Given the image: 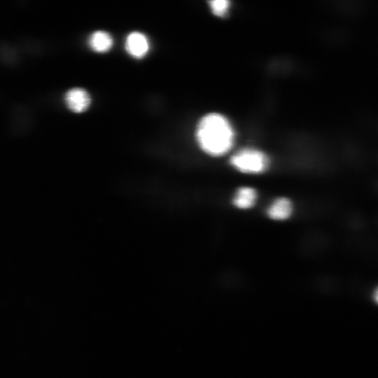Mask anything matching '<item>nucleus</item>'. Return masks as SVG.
<instances>
[{
  "instance_id": "9",
  "label": "nucleus",
  "mask_w": 378,
  "mask_h": 378,
  "mask_svg": "<svg viewBox=\"0 0 378 378\" xmlns=\"http://www.w3.org/2000/svg\"><path fill=\"white\" fill-rule=\"evenodd\" d=\"M374 299H375V302L378 304V288L375 292Z\"/></svg>"
},
{
  "instance_id": "8",
  "label": "nucleus",
  "mask_w": 378,
  "mask_h": 378,
  "mask_svg": "<svg viewBox=\"0 0 378 378\" xmlns=\"http://www.w3.org/2000/svg\"><path fill=\"white\" fill-rule=\"evenodd\" d=\"M209 4L213 14L221 17L226 15L230 5L226 0H214V1L209 2Z\"/></svg>"
},
{
  "instance_id": "3",
  "label": "nucleus",
  "mask_w": 378,
  "mask_h": 378,
  "mask_svg": "<svg viewBox=\"0 0 378 378\" xmlns=\"http://www.w3.org/2000/svg\"><path fill=\"white\" fill-rule=\"evenodd\" d=\"M125 48L130 56L141 59L144 58L149 52L150 43L144 34L134 32L126 38Z\"/></svg>"
},
{
  "instance_id": "6",
  "label": "nucleus",
  "mask_w": 378,
  "mask_h": 378,
  "mask_svg": "<svg viewBox=\"0 0 378 378\" xmlns=\"http://www.w3.org/2000/svg\"><path fill=\"white\" fill-rule=\"evenodd\" d=\"M258 196V192L253 188L242 187L235 194L233 203L240 210H247L255 206Z\"/></svg>"
},
{
  "instance_id": "1",
  "label": "nucleus",
  "mask_w": 378,
  "mask_h": 378,
  "mask_svg": "<svg viewBox=\"0 0 378 378\" xmlns=\"http://www.w3.org/2000/svg\"><path fill=\"white\" fill-rule=\"evenodd\" d=\"M196 139L200 148L212 157H221L233 148L235 134L228 120L218 113H210L199 122Z\"/></svg>"
},
{
  "instance_id": "4",
  "label": "nucleus",
  "mask_w": 378,
  "mask_h": 378,
  "mask_svg": "<svg viewBox=\"0 0 378 378\" xmlns=\"http://www.w3.org/2000/svg\"><path fill=\"white\" fill-rule=\"evenodd\" d=\"M65 102L68 108L75 113H81L88 109L91 99L84 89L76 88L70 90L65 95Z\"/></svg>"
},
{
  "instance_id": "7",
  "label": "nucleus",
  "mask_w": 378,
  "mask_h": 378,
  "mask_svg": "<svg viewBox=\"0 0 378 378\" xmlns=\"http://www.w3.org/2000/svg\"><path fill=\"white\" fill-rule=\"evenodd\" d=\"M88 45L95 52L100 54L106 53L111 49L113 39L107 32L96 31L89 38Z\"/></svg>"
},
{
  "instance_id": "5",
  "label": "nucleus",
  "mask_w": 378,
  "mask_h": 378,
  "mask_svg": "<svg viewBox=\"0 0 378 378\" xmlns=\"http://www.w3.org/2000/svg\"><path fill=\"white\" fill-rule=\"evenodd\" d=\"M292 201L287 198L277 199L268 210L269 216L276 221H284L289 219L293 213Z\"/></svg>"
},
{
  "instance_id": "2",
  "label": "nucleus",
  "mask_w": 378,
  "mask_h": 378,
  "mask_svg": "<svg viewBox=\"0 0 378 378\" xmlns=\"http://www.w3.org/2000/svg\"><path fill=\"white\" fill-rule=\"evenodd\" d=\"M230 164L240 173L260 174L269 166L268 157L254 149H244L235 154L230 159Z\"/></svg>"
}]
</instances>
